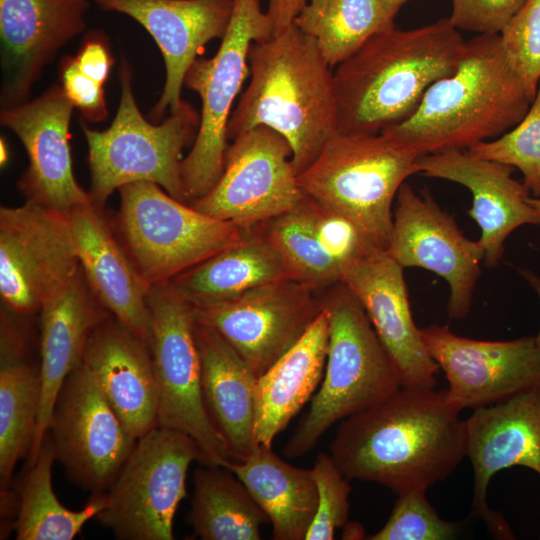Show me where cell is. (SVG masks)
Segmentation results:
<instances>
[{
    "label": "cell",
    "instance_id": "cell-1",
    "mask_svg": "<svg viewBox=\"0 0 540 540\" xmlns=\"http://www.w3.org/2000/svg\"><path fill=\"white\" fill-rule=\"evenodd\" d=\"M445 390L401 387L343 419L330 455L348 480L378 483L397 495L426 491L466 457L465 424Z\"/></svg>",
    "mask_w": 540,
    "mask_h": 540
},
{
    "label": "cell",
    "instance_id": "cell-2",
    "mask_svg": "<svg viewBox=\"0 0 540 540\" xmlns=\"http://www.w3.org/2000/svg\"><path fill=\"white\" fill-rule=\"evenodd\" d=\"M465 45L449 18L373 35L333 68L338 133L376 135L408 119L428 88L455 71Z\"/></svg>",
    "mask_w": 540,
    "mask_h": 540
},
{
    "label": "cell",
    "instance_id": "cell-3",
    "mask_svg": "<svg viewBox=\"0 0 540 540\" xmlns=\"http://www.w3.org/2000/svg\"><path fill=\"white\" fill-rule=\"evenodd\" d=\"M534 97L500 34H479L466 41L455 71L428 88L416 111L380 134L416 157L468 150L519 123Z\"/></svg>",
    "mask_w": 540,
    "mask_h": 540
},
{
    "label": "cell",
    "instance_id": "cell-4",
    "mask_svg": "<svg viewBox=\"0 0 540 540\" xmlns=\"http://www.w3.org/2000/svg\"><path fill=\"white\" fill-rule=\"evenodd\" d=\"M248 62L250 80L231 113L228 139L261 125L275 130L289 142L299 175L338 133L333 68L294 23L253 42Z\"/></svg>",
    "mask_w": 540,
    "mask_h": 540
},
{
    "label": "cell",
    "instance_id": "cell-5",
    "mask_svg": "<svg viewBox=\"0 0 540 540\" xmlns=\"http://www.w3.org/2000/svg\"><path fill=\"white\" fill-rule=\"evenodd\" d=\"M321 305L329 318L323 380L284 446L287 458L305 455L335 423L386 400L402 387L393 360L356 296L340 283Z\"/></svg>",
    "mask_w": 540,
    "mask_h": 540
},
{
    "label": "cell",
    "instance_id": "cell-6",
    "mask_svg": "<svg viewBox=\"0 0 540 540\" xmlns=\"http://www.w3.org/2000/svg\"><path fill=\"white\" fill-rule=\"evenodd\" d=\"M417 158L382 134L336 133L298 175V184L322 209L346 217L386 250L393 201L406 179L419 173Z\"/></svg>",
    "mask_w": 540,
    "mask_h": 540
},
{
    "label": "cell",
    "instance_id": "cell-7",
    "mask_svg": "<svg viewBox=\"0 0 540 540\" xmlns=\"http://www.w3.org/2000/svg\"><path fill=\"white\" fill-rule=\"evenodd\" d=\"M119 72L120 104L109 128L97 131L82 124L89 149L91 203L103 209L122 186L152 182L188 204L181 179L182 151L198 129L200 115L183 101L162 123H150L136 104L132 69L124 59Z\"/></svg>",
    "mask_w": 540,
    "mask_h": 540
},
{
    "label": "cell",
    "instance_id": "cell-8",
    "mask_svg": "<svg viewBox=\"0 0 540 540\" xmlns=\"http://www.w3.org/2000/svg\"><path fill=\"white\" fill-rule=\"evenodd\" d=\"M120 240L144 281H171L238 243L247 228L211 217L152 182L119 188Z\"/></svg>",
    "mask_w": 540,
    "mask_h": 540
},
{
    "label": "cell",
    "instance_id": "cell-9",
    "mask_svg": "<svg viewBox=\"0 0 540 540\" xmlns=\"http://www.w3.org/2000/svg\"><path fill=\"white\" fill-rule=\"evenodd\" d=\"M273 26L259 0H234L233 13L220 46L211 58H199L186 72L184 86L201 99L194 143L181 161V179L188 204L205 196L218 182L228 147L232 107L250 75L249 49L268 38Z\"/></svg>",
    "mask_w": 540,
    "mask_h": 540
},
{
    "label": "cell",
    "instance_id": "cell-10",
    "mask_svg": "<svg viewBox=\"0 0 540 540\" xmlns=\"http://www.w3.org/2000/svg\"><path fill=\"white\" fill-rule=\"evenodd\" d=\"M147 303L158 390V426L193 438L202 453L200 465L224 467L230 460L228 449L202 397L200 357L194 336L196 307L171 281L152 285Z\"/></svg>",
    "mask_w": 540,
    "mask_h": 540
},
{
    "label": "cell",
    "instance_id": "cell-11",
    "mask_svg": "<svg viewBox=\"0 0 540 540\" xmlns=\"http://www.w3.org/2000/svg\"><path fill=\"white\" fill-rule=\"evenodd\" d=\"M201 459V450L189 435L154 427L137 439L95 519L117 539H174V517L187 496L189 466Z\"/></svg>",
    "mask_w": 540,
    "mask_h": 540
},
{
    "label": "cell",
    "instance_id": "cell-12",
    "mask_svg": "<svg viewBox=\"0 0 540 540\" xmlns=\"http://www.w3.org/2000/svg\"><path fill=\"white\" fill-rule=\"evenodd\" d=\"M68 213L26 200L0 208V296L8 310L39 313L77 274Z\"/></svg>",
    "mask_w": 540,
    "mask_h": 540
},
{
    "label": "cell",
    "instance_id": "cell-13",
    "mask_svg": "<svg viewBox=\"0 0 540 540\" xmlns=\"http://www.w3.org/2000/svg\"><path fill=\"white\" fill-rule=\"evenodd\" d=\"M289 142L257 126L228 144L215 186L190 205L211 217L252 228L299 206L306 195L298 184Z\"/></svg>",
    "mask_w": 540,
    "mask_h": 540
},
{
    "label": "cell",
    "instance_id": "cell-14",
    "mask_svg": "<svg viewBox=\"0 0 540 540\" xmlns=\"http://www.w3.org/2000/svg\"><path fill=\"white\" fill-rule=\"evenodd\" d=\"M48 434L68 477L91 494L109 489L137 442L82 363L57 395Z\"/></svg>",
    "mask_w": 540,
    "mask_h": 540
},
{
    "label": "cell",
    "instance_id": "cell-15",
    "mask_svg": "<svg viewBox=\"0 0 540 540\" xmlns=\"http://www.w3.org/2000/svg\"><path fill=\"white\" fill-rule=\"evenodd\" d=\"M386 251L403 268L420 267L443 278L450 287L449 318L467 316L484 251L430 194H417L406 182L400 186Z\"/></svg>",
    "mask_w": 540,
    "mask_h": 540
},
{
    "label": "cell",
    "instance_id": "cell-16",
    "mask_svg": "<svg viewBox=\"0 0 540 540\" xmlns=\"http://www.w3.org/2000/svg\"><path fill=\"white\" fill-rule=\"evenodd\" d=\"M420 333L428 353L448 381L446 398L459 412L540 387V352L535 336L476 340L436 324L420 328Z\"/></svg>",
    "mask_w": 540,
    "mask_h": 540
},
{
    "label": "cell",
    "instance_id": "cell-17",
    "mask_svg": "<svg viewBox=\"0 0 540 540\" xmlns=\"http://www.w3.org/2000/svg\"><path fill=\"white\" fill-rule=\"evenodd\" d=\"M313 289L293 279L244 292L221 302L195 306L260 376L305 333L321 310Z\"/></svg>",
    "mask_w": 540,
    "mask_h": 540
},
{
    "label": "cell",
    "instance_id": "cell-18",
    "mask_svg": "<svg viewBox=\"0 0 540 540\" xmlns=\"http://www.w3.org/2000/svg\"><path fill=\"white\" fill-rule=\"evenodd\" d=\"M466 457L474 473L471 515L489 530L514 539L504 518L487 502L492 477L506 468L523 466L540 476V387L479 407L464 420Z\"/></svg>",
    "mask_w": 540,
    "mask_h": 540
},
{
    "label": "cell",
    "instance_id": "cell-19",
    "mask_svg": "<svg viewBox=\"0 0 540 540\" xmlns=\"http://www.w3.org/2000/svg\"><path fill=\"white\" fill-rule=\"evenodd\" d=\"M74 106L59 85L38 98L1 110V124L22 142L29 159L18 188L27 200L70 212L91 203L72 170L69 126Z\"/></svg>",
    "mask_w": 540,
    "mask_h": 540
},
{
    "label": "cell",
    "instance_id": "cell-20",
    "mask_svg": "<svg viewBox=\"0 0 540 540\" xmlns=\"http://www.w3.org/2000/svg\"><path fill=\"white\" fill-rule=\"evenodd\" d=\"M403 267L385 249L375 248L343 273L393 360L402 387L434 388L439 366L413 320Z\"/></svg>",
    "mask_w": 540,
    "mask_h": 540
},
{
    "label": "cell",
    "instance_id": "cell-21",
    "mask_svg": "<svg viewBox=\"0 0 540 540\" xmlns=\"http://www.w3.org/2000/svg\"><path fill=\"white\" fill-rule=\"evenodd\" d=\"M105 10L128 15L156 41L165 62L162 94L150 118L162 121L167 109L182 105L187 70L213 39H222L233 13L234 0H94Z\"/></svg>",
    "mask_w": 540,
    "mask_h": 540
},
{
    "label": "cell",
    "instance_id": "cell-22",
    "mask_svg": "<svg viewBox=\"0 0 540 540\" xmlns=\"http://www.w3.org/2000/svg\"><path fill=\"white\" fill-rule=\"evenodd\" d=\"M88 0H0L3 108L28 101L42 69L85 29Z\"/></svg>",
    "mask_w": 540,
    "mask_h": 540
},
{
    "label": "cell",
    "instance_id": "cell-23",
    "mask_svg": "<svg viewBox=\"0 0 540 540\" xmlns=\"http://www.w3.org/2000/svg\"><path fill=\"white\" fill-rule=\"evenodd\" d=\"M417 166L424 176L461 184L471 192L469 215L481 230L478 242L486 267L499 264L505 241L516 228L540 224V212L529 203L531 193L512 177V166L476 157L467 150L420 156Z\"/></svg>",
    "mask_w": 540,
    "mask_h": 540
},
{
    "label": "cell",
    "instance_id": "cell-24",
    "mask_svg": "<svg viewBox=\"0 0 540 540\" xmlns=\"http://www.w3.org/2000/svg\"><path fill=\"white\" fill-rule=\"evenodd\" d=\"M81 363L94 376L128 432L139 439L158 426L151 346L111 313L92 331Z\"/></svg>",
    "mask_w": 540,
    "mask_h": 540
},
{
    "label": "cell",
    "instance_id": "cell-25",
    "mask_svg": "<svg viewBox=\"0 0 540 540\" xmlns=\"http://www.w3.org/2000/svg\"><path fill=\"white\" fill-rule=\"evenodd\" d=\"M68 216L79 263L92 290L114 317L151 346L150 286L102 209L89 203Z\"/></svg>",
    "mask_w": 540,
    "mask_h": 540
},
{
    "label": "cell",
    "instance_id": "cell-26",
    "mask_svg": "<svg viewBox=\"0 0 540 540\" xmlns=\"http://www.w3.org/2000/svg\"><path fill=\"white\" fill-rule=\"evenodd\" d=\"M39 313L42 396L27 465L36 460L41 449L65 379L81 364L94 328L110 314L92 290L81 266L69 283L44 303Z\"/></svg>",
    "mask_w": 540,
    "mask_h": 540
},
{
    "label": "cell",
    "instance_id": "cell-27",
    "mask_svg": "<svg viewBox=\"0 0 540 540\" xmlns=\"http://www.w3.org/2000/svg\"><path fill=\"white\" fill-rule=\"evenodd\" d=\"M194 336L207 413L230 458L242 461L258 445L255 436L258 376L223 336L197 315Z\"/></svg>",
    "mask_w": 540,
    "mask_h": 540
},
{
    "label": "cell",
    "instance_id": "cell-28",
    "mask_svg": "<svg viewBox=\"0 0 540 540\" xmlns=\"http://www.w3.org/2000/svg\"><path fill=\"white\" fill-rule=\"evenodd\" d=\"M18 314L1 312L0 334V487L9 489L17 462L34 439L41 396L40 364L28 359L29 339Z\"/></svg>",
    "mask_w": 540,
    "mask_h": 540
},
{
    "label": "cell",
    "instance_id": "cell-29",
    "mask_svg": "<svg viewBox=\"0 0 540 540\" xmlns=\"http://www.w3.org/2000/svg\"><path fill=\"white\" fill-rule=\"evenodd\" d=\"M329 318L321 305L301 338L257 379L255 436L271 447L317 389L324 374Z\"/></svg>",
    "mask_w": 540,
    "mask_h": 540
},
{
    "label": "cell",
    "instance_id": "cell-30",
    "mask_svg": "<svg viewBox=\"0 0 540 540\" xmlns=\"http://www.w3.org/2000/svg\"><path fill=\"white\" fill-rule=\"evenodd\" d=\"M225 468L244 484L272 524L274 540H305L318 506L311 469L297 468L271 447L258 444L244 460Z\"/></svg>",
    "mask_w": 540,
    "mask_h": 540
},
{
    "label": "cell",
    "instance_id": "cell-31",
    "mask_svg": "<svg viewBox=\"0 0 540 540\" xmlns=\"http://www.w3.org/2000/svg\"><path fill=\"white\" fill-rule=\"evenodd\" d=\"M289 279L293 276L282 256L261 231L252 227L247 228L238 243L179 274L171 282L191 303L203 306Z\"/></svg>",
    "mask_w": 540,
    "mask_h": 540
},
{
    "label": "cell",
    "instance_id": "cell-32",
    "mask_svg": "<svg viewBox=\"0 0 540 540\" xmlns=\"http://www.w3.org/2000/svg\"><path fill=\"white\" fill-rule=\"evenodd\" d=\"M54 444L47 433L36 460L26 466L16 497L14 522L18 540H71L105 506V493L91 494L81 510L66 508L52 486Z\"/></svg>",
    "mask_w": 540,
    "mask_h": 540
},
{
    "label": "cell",
    "instance_id": "cell-33",
    "mask_svg": "<svg viewBox=\"0 0 540 540\" xmlns=\"http://www.w3.org/2000/svg\"><path fill=\"white\" fill-rule=\"evenodd\" d=\"M187 520L202 540H259L261 525L269 521L233 472L202 464L194 472Z\"/></svg>",
    "mask_w": 540,
    "mask_h": 540
},
{
    "label": "cell",
    "instance_id": "cell-34",
    "mask_svg": "<svg viewBox=\"0 0 540 540\" xmlns=\"http://www.w3.org/2000/svg\"><path fill=\"white\" fill-rule=\"evenodd\" d=\"M395 16L382 0H308L293 23L315 40L334 68L393 26Z\"/></svg>",
    "mask_w": 540,
    "mask_h": 540
},
{
    "label": "cell",
    "instance_id": "cell-35",
    "mask_svg": "<svg viewBox=\"0 0 540 540\" xmlns=\"http://www.w3.org/2000/svg\"><path fill=\"white\" fill-rule=\"evenodd\" d=\"M316 204L307 196L295 209L267 221L261 231L279 252L293 279L314 291L341 283L340 265L323 249L315 228Z\"/></svg>",
    "mask_w": 540,
    "mask_h": 540
},
{
    "label": "cell",
    "instance_id": "cell-36",
    "mask_svg": "<svg viewBox=\"0 0 540 540\" xmlns=\"http://www.w3.org/2000/svg\"><path fill=\"white\" fill-rule=\"evenodd\" d=\"M476 157L498 161L523 175V184L540 198V82L526 115L504 134L467 150Z\"/></svg>",
    "mask_w": 540,
    "mask_h": 540
},
{
    "label": "cell",
    "instance_id": "cell-37",
    "mask_svg": "<svg viewBox=\"0 0 540 540\" xmlns=\"http://www.w3.org/2000/svg\"><path fill=\"white\" fill-rule=\"evenodd\" d=\"M461 523L444 520L429 503L426 491L398 495L387 522L370 540H449L457 537Z\"/></svg>",
    "mask_w": 540,
    "mask_h": 540
},
{
    "label": "cell",
    "instance_id": "cell-38",
    "mask_svg": "<svg viewBox=\"0 0 540 540\" xmlns=\"http://www.w3.org/2000/svg\"><path fill=\"white\" fill-rule=\"evenodd\" d=\"M318 490V506L305 540H332L349 521L351 486L330 454L319 453L311 469Z\"/></svg>",
    "mask_w": 540,
    "mask_h": 540
},
{
    "label": "cell",
    "instance_id": "cell-39",
    "mask_svg": "<svg viewBox=\"0 0 540 540\" xmlns=\"http://www.w3.org/2000/svg\"><path fill=\"white\" fill-rule=\"evenodd\" d=\"M500 37L511 65L535 96L540 82V0H527Z\"/></svg>",
    "mask_w": 540,
    "mask_h": 540
},
{
    "label": "cell",
    "instance_id": "cell-40",
    "mask_svg": "<svg viewBox=\"0 0 540 540\" xmlns=\"http://www.w3.org/2000/svg\"><path fill=\"white\" fill-rule=\"evenodd\" d=\"M315 228L323 249L340 265L343 273L358 259L378 248L352 221L317 204Z\"/></svg>",
    "mask_w": 540,
    "mask_h": 540
},
{
    "label": "cell",
    "instance_id": "cell-41",
    "mask_svg": "<svg viewBox=\"0 0 540 540\" xmlns=\"http://www.w3.org/2000/svg\"><path fill=\"white\" fill-rule=\"evenodd\" d=\"M527 0H452L451 23L478 34H500Z\"/></svg>",
    "mask_w": 540,
    "mask_h": 540
},
{
    "label": "cell",
    "instance_id": "cell-42",
    "mask_svg": "<svg viewBox=\"0 0 540 540\" xmlns=\"http://www.w3.org/2000/svg\"><path fill=\"white\" fill-rule=\"evenodd\" d=\"M61 87L74 107L83 117L98 122L106 119L108 110L103 85L86 76L79 68L76 58L66 56L60 64Z\"/></svg>",
    "mask_w": 540,
    "mask_h": 540
},
{
    "label": "cell",
    "instance_id": "cell-43",
    "mask_svg": "<svg viewBox=\"0 0 540 540\" xmlns=\"http://www.w3.org/2000/svg\"><path fill=\"white\" fill-rule=\"evenodd\" d=\"M81 71L94 81L103 85L111 70L113 58L108 40L100 31H91L86 35L83 44L75 56Z\"/></svg>",
    "mask_w": 540,
    "mask_h": 540
},
{
    "label": "cell",
    "instance_id": "cell-44",
    "mask_svg": "<svg viewBox=\"0 0 540 540\" xmlns=\"http://www.w3.org/2000/svg\"><path fill=\"white\" fill-rule=\"evenodd\" d=\"M307 2L308 0H268L266 13L271 20L273 33L291 25Z\"/></svg>",
    "mask_w": 540,
    "mask_h": 540
},
{
    "label": "cell",
    "instance_id": "cell-45",
    "mask_svg": "<svg viewBox=\"0 0 540 540\" xmlns=\"http://www.w3.org/2000/svg\"><path fill=\"white\" fill-rule=\"evenodd\" d=\"M342 538L343 539H363L365 538L364 530L359 523L348 521L343 526Z\"/></svg>",
    "mask_w": 540,
    "mask_h": 540
},
{
    "label": "cell",
    "instance_id": "cell-46",
    "mask_svg": "<svg viewBox=\"0 0 540 540\" xmlns=\"http://www.w3.org/2000/svg\"><path fill=\"white\" fill-rule=\"evenodd\" d=\"M521 273L524 276V278L529 282V284L533 287V289L536 291L540 300V278L529 270H523L521 271ZM535 340H536L538 350L540 352V330L537 336H535Z\"/></svg>",
    "mask_w": 540,
    "mask_h": 540
},
{
    "label": "cell",
    "instance_id": "cell-47",
    "mask_svg": "<svg viewBox=\"0 0 540 540\" xmlns=\"http://www.w3.org/2000/svg\"><path fill=\"white\" fill-rule=\"evenodd\" d=\"M385 6L393 13L397 14L400 8L409 0H382Z\"/></svg>",
    "mask_w": 540,
    "mask_h": 540
},
{
    "label": "cell",
    "instance_id": "cell-48",
    "mask_svg": "<svg viewBox=\"0 0 540 540\" xmlns=\"http://www.w3.org/2000/svg\"><path fill=\"white\" fill-rule=\"evenodd\" d=\"M0 159H1V165H5L8 159V151L6 147V143L3 139H1L0 142Z\"/></svg>",
    "mask_w": 540,
    "mask_h": 540
},
{
    "label": "cell",
    "instance_id": "cell-49",
    "mask_svg": "<svg viewBox=\"0 0 540 540\" xmlns=\"http://www.w3.org/2000/svg\"><path fill=\"white\" fill-rule=\"evenodd\" d=\"M529 203L538 211L540 212V198L536 197H529Z\"/></svg>",
    "mask_w": 540,
    "mask_h": 540
}]
</instances>
